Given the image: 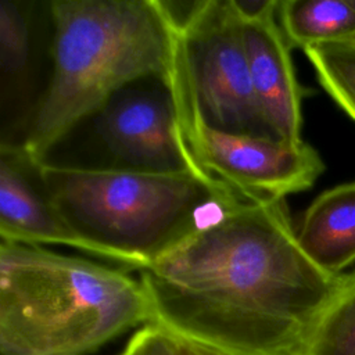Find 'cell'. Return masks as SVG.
<instances>
[{
	"label": "cell",
	"instance_id": "6da1fadb",
	"mask_svg": "<svg viewBox=\"0 0 355 355\" xmlns=\"http://www.w3.org/2000/svg\"><path fill=\"white\" fill-rule=\"evenodd\" d=\"M137 272L153 323L216 355H306L341 277L302 251L284 200L241 201Z\"/></svg>",
	"mask_w": 355,
	"mask_h": 355
},
{
	"label": "cell",
	"instance_id": "7a4b0ae2",
	"mask_svg": "<svg viewBox=\"0 0 355 355\" xmlns=\"http://www.w3.org/2000/svg\"><path fill=\"white\" fill-rule=\"evenodd\" d=\"M51 75L18 144L32 162L123 86L162 76L189 87L180 31L161 0H54Z\"/></svg>",
	"mask_w": 355,
	"mask_h": 355
},
{
	"label": "cell",
	"instance_id": "3957f363",
	"mask_svg": "<svg viewBox=\"0 0 355 355\" xmlns=\"http://www.w3.org/2000/svg\"><path fill=\"white\" fill-rule=\"evenodd\" d=\"M33 164L58 215L94 255L137 270L245 201L215 178Z\"/></svg>",
	"mask_w": 355,
	"mask_h": 355
},
{
	"label": "cell",
	"instance_id": "277c9868",
	"mask_svg": "<svg viewBox=\"0 0 355 355\" xmlns=\"http://www.w3.org/2000/svg\"><path fill=\"white\" fill-rule=\"evenodd\" d=\"M148 323L147 293L125 268L0 243V355H89Z\"/></svg>",
	"mask_w": 355,
	"mask_h": 355
},
{
	"label": "cell",
	"instance_id": "5b68a950",
	"mask_svg": "<svg viewBox=\"0 0 355 355\" xmlns=\"http://www.w3.org/2000/svg\"><path fill=\"white\" fill-rule=\"evenodd\" d=\"M173 25L182 36L191 98L186 129L200 122L226 133L275 137L254 94L243 22L232 0H194Z\"/></svg>",
	"mask_w": 355,
	"mask_h": 355
},
{
	"label": "cell",
	"instance_id": "8992f818",
	"mask_svg": "<svg viewBox=\"0 0 355 355\" xmlns=\"http://www.w3.org/2000/svg\"><path fill=\"white\" fill-rule=\"evenodd\" d=\"M190 115L187 87L148 76L115 92L94 116L114 159L111 168L214 178L198 164L189 144Z\"/></svg>",
	"mask_w": 355,
	"mask_h": 355
},
{
	"label": "cell",
	"instance_id": "52a82bcc",
	"mask_svg": "<svg viewBox=\"0 0 355 355\" xmlns=\"http://www.w3.org/2000/svg\"><path fill=\"white\" fill-rule=\"evenodd\" d=\"M186 133L198 164L248 201L284 200L309 189L324 171L318 151L305 141L233 135L200 122Z\"/></svg>",
	"mask_w": 355,
	"mask_h": 355
},
{
	"label": "cell",
	"instance_id": "ba28073f",
	"mask_svg": "<svg viewBox=\"0 0 355 355\" xmlns=\"http://www.w3.org/2000/svg\"><path fill=\"white\" fill-rule=\"evenodd\" d=\"M241 22L254 94L269 132L284 141H304V89L294 71L291 46L279 24L277 7L261 18Z\"/></svg>",
	"mask_w": 355,
	"mask_h": 355
},
{
	"label": "cell",
	"instance_id": "9c48e42d",
	"mask_svg": "<svg viewBox=\"0 0 355 355\" xmlns=\"http://www.w3.org/2000/svg\"><path fill=\"white\" fill-rule=\"evenodd\" d=\"M0 237L32 245L58 244L94 255L47 198L35 164L18 144L8 143L0 146Z\"/></svg>",
	"mask_w": 355,
	"mask_h": 355
},
{
	"label": "cell",
	"instance_id": "30bf717a",
	"mask_svg": "<svg viewBox=\"0 0 355 355\" xmlns=\"http://www.w3.org/2000/svg\"><path fill=\"white\" fill-rule=\"evenodd\" d=\"M295 236L319 268L343 275L355 261V182L319 194L305 209Z\"/></svg>",
	"mask_w": 355,
	"mask_h": 355
},
{
	"label": "cell",
	"instance_id": "8fae6325",
	"mask_svg": "<svg viewBox=\"0 0 355 355\" xmlns=\"http://www.w3.org/2000/svg\"><path fill=\"white\" fill-rule=\"evenodd\" d=\"M277 18L288 44L302 50L355 35L351 0H279Z\"/></svg>",
	"mask_w": 355,
	"mask_h": 355
},
{
	"label": "cell",
	"instance_id": "7c38bea8",
	"mask_svg": "<svg viewBox=\"0 0 355 355\" xmlns=\"http://www.w3.org/2000/svg\"><path fill=\"white\" fill-rule=\"evenodd\" d=\"M32 3L0 0L1 111L22 101L32 69Z\"/></svg>",
	"mask_w": 355,
	"mask_h": 355
},
{
	"label": "cell",
	"instance_id": "4fadbf2b",
	"mask_svg": "<svg viewBox=\"0 0 355 355\" xmlns=\"http://www.w3.org/2000/svg\"><path fill=\"white\" fill-rule=\"evenodd\" d=\"M306 355H355V270L341 275Z\"/></svg>",
	"mask_w": 355,
	"mask_h": 355
},
{
	"label": "cell",
	"instance_id": "5bb4252c",
	"mask_svg": "<svg viewBox=\"0 0 355 355\" xmlns=\"http://www.w3.org/2000/svg\"><path fill=\"white\" fill-rule=\"evenodd\" d=\"M304 53L324 92L355 121V44L334 42L308 47Z\"/></svg>",
	"mask_w": 355,
	"mask_h": 355
},
{
	"label": "cell",
	"instance_id": "9a60e30c",
	"mask_svg": "<svg viewBox=\"0 0 355 355\" xmlns=\"http://www.w3.org/2000/svg\"><path fill=\"white\" fill-rule=\"evenodd\" d=\"M119 355H175V338L162 327L148 323L133 333Z\"/></svg>",
	"mask_w": 355,
	"mask_h": 355
},
{
	"label": "cell",
	"instance_id": "2e32d148",
	"mask_svg": "<svg viewBox=\"0 0 355 355\" xmlns=\"http://www.w3.org/2000/svg\"><path fill=\"white\" fill-rule=\"evenodd\" d=\"M175 338V355H216L205 348H201L198 345H194L189 341L180 340L178 337Z\"/></svg>",
	"mask_w": 355,
	"mask_h": 355
},
{
	"label": "cell",
	"instance_id": "e0dca14e",
	"mask_svg": "<svg viewBox=\"0 0 355 355\" xmlns=\"http://www.w3.org/2000/svg\"><path fill=\"white\" fill-rule=\"evenodd\" d=\"M347 42H349V43H354V44H355V35H354L349 40H347Z\"/></svg>",
	"mask_w": 355,
	"mask_h": 355
},
{
	"label": "cell",
	"instance_id": "ac0fdd59",
	"mask_svg": "<svg viewBox=\"0 0 355 355\" xmlns=\"http://www.w3.org/2000/svg\"><path fill=\"white\" fill-rule=\"evenodd\" d=\"M351 3H352V6L355 7V0H351Z\"/></svg>",
	"mask_w": 355,
	"mask_h": 355
}]
</instances>
